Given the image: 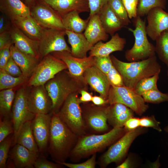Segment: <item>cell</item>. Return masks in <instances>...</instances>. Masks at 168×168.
<instances>
[{
	"label": "cell",
	"instance_id": "cell-1",
	"mask_svg": "<svg viewBox=\"0 0 168 168\" xmlns=\"http://www.w3.org/2000/svg\"><path fill=\"white\" fill-rule=\"evenodd\" d=\"M52 114L48 151L57 163L65 162L79 136L62 121L57 113Z\"/></svg>",
	"mask_w": 168,
	"mask_h": 168
},
{
	"label": "cell",
	"instance_id": "cell-2",
	"mask_svg": "<svg viewBox=\"0 0 168 168\" xmlns=\"http://www.w3.org/2000/svg\"><path fill=\"white\" fill-rule=\"evenodd\" d=\"M113 64L121 75L124 85L133 89L137 84L146 77L160 73L161 66L156 55L140 61L125 62L113 55L110 56Z\"/></svg>",
	"mask_w": 168,
	"mask_h": 168
},
{
	"label": "cell",
	"instance_id": "cell-3",
	"mask_svg": "<svg viewBox=\"0 0 168 168\" xmlns=\"http://www.w3.org/2000/svg\"><path fill=\"white\" fill-rule=\"evenodd\" d=\"M127 132L124 128H113L100 135L80 136L69 157L72 161H79L96 153L116 142Z\"/></svg>",
	"mask_w": 168,
	"mask_h": 168
},
{
	"label": "cell",
	"instance_id": "cell-4",
	"mask_svg": "<svg viewBox=\"0 0 168 168\" xmlns=\"http://www.w3.org/2000/svg\"><path fill=\"white\" fill-rule=\"evenodd\" d=\"M133 24L135 29L128 28V30L133 33L135 42L132 47L125 52L126 59L130 62L137 61L156 55L155 47L147 37L145 20L137 16L134 18Z\"/></svg>",
	"mask_w": 168,
	"mask_h": 168
},
{
	"label": "cell",
	"instance_id": "cell-5",
	"mask_svg": "<svg viewBox=\"0 0 168 168\" xmlns=\"http://www.w3.org/2000/svg\"><path fill=\"white\" fill-rule=\"evenodd\" d=\"M76 80L69 73L59 72L44 85L52 103V113H57L65 100L77 89Z\"/></svg>",
	"mask_w": 168,
	"mask_h": 168
},
{
	"label": "cell",
	"instance_id": "cell-6",
	"mask_svg": "<svg viewBox=\"0 0 168 168\" xmlns=\"http://www.w3.org/2000/svg\"><path fill=\"white\" fill-rule=\"evenodd\" d=\"M80 103L76 92L72 93L67 98L60 111L56 113L62 121L79 136L85 134L86 129Z\"/></svg>",
	"mask_w": 168,
	"mask_h": 168
},
{
	"label": "cell",
	"instance_id": "cell-7",
	"mask_svg": "<svg viewBox=\"0 0 168 168\" xmlns=\"http://www.w3.org/2000/svg\"><path fill=\"white\" fill-rule=\"evenodd\" d=\"M68 69L65 63L52 54H49L38 64L27 83L28 86L44 85L59 72Z\"/></svg>",
	"mask_w": 168,
	"mask_h": 168
},
{
	"label": "cell",
	"instance_id": "cell-8",
	"mask_svg": "<svg viewBox=\"0 0 168 168\" xmlns=\"http://www.w3.org/2000/svg\"><path fill=\"white\" fill-rule=\"evenodd\" d=\"M106 100L110 105L123 104L140 116L146 112L149 108L141 96L137 93L133 89L124 85L111 86Z\"/></svg>",
	"mask_w": 168,
	"mask_h": 168
},
{
	"label": "cell",
	"instance_id": "cell-9",
	"mask_svg": "<svg viewBox=\"0 0 168 168\" xmlns=\"http://www.w3.org/2000/svg\"><path fill=\"white\" fill-rule=\"evenodd\" d=\"M143 127L127 132L100 157L99 164L101 167H105L113 162L117 163L126 155L131 144L135 139L144 132Z\"/></svg>",
	"mask_w": 168,
	"mask_h": 168
},
{
	"label": "cell",
	"instance_id": "cell-10",
	"mask_svg": "<svg viewBox=\"0 0 168 168\" xmlns=\"http://www.w3.org/2000/svg\"><path fill=\"white\" fill-rule=\"evenodd\" d=\"M27 90L25 87L19 89L16 93L11 112V121L14 129L12 143L16 144L18 134L23 124L26 122L32 121L35 114L29 109L28 102Z\"/></svg>",
	"mask_w": 168,
	"mask_h": 168
},
{
	"label": "cell",
	"instance_id": "cell-11",
	"mask_svg": "<svg viewBox=\"0 0 168 168\" xmlns=\"http://www.w3.org/2000/svg\"><path fill=\"white\" fill-rule=\"evenodd\" d=\"M30 8L31 15L44 29L66 30L62 17L47 5L35 0Z\"/></svg>",
	"mask_w": 168,
	"mask_h": 168
},
{
	"label": "cell",
	"instance_id": "cell-12",
	"mask_svg": "<svg viewBox=\"0 0 168 168\" xmlns=\"http://www.w3.org/2000/svg\"><path fill=\"white\" fill-rule=\"evenodd\" d=\"M65 30L44 29L38 41L40 58L55 52L67 51L71 53V49L65 39Z\"/></svg>",
	"mask_w": 168,
	"mask_h": 168
},
{
	"label": "cell",
	"instance_id": "cell-13",
	"mask_svg": "<svg viewBox=\"0 0 168 168\" xmlns=\"http://www.w3.org/2000/svg\"><path fill=\"white\" fill-rule=\"evenodd\" d=\"M52 53L65 63L70 74L77 80L85 82L83 77L84 72L89 68L95 65L94 57L77 58L67 51L55 52Z\"/></svg>",
	"mask_w": 168,
	"mask_h": 168
},
{
	"label": "cell",
	"instance_id": "cell-14",
	"mask_svg": "<svg viewBox=\"0 0 168 168\" xmlns=\"http://www.w3.org/2000/svg\"><path fill=\"white\" fill-rule=\"evenodd\" d=\"M51 120L50 114H39L31 121L34 137L39 152L42 154L48 151Z\"/></svg>",
	"mask_w": 168,
	"mask_h": 168
},
{
	"label": "cell",
	"instance_id": "cell-15",
	"mask_svg": "<svg viewBox=\"0 0 168 168\" xmlns=\"http://www.w3.org/2000/svg\"><path fill=\"white\" fill-rule=\"evenodd\" d=\"M28 102L30 111L35 114L52 112V101L44 85L33 86L28 91Z\"/></svg>",
	"mask_w": 168,
	"mask_h": 168
},
{
	"label": "cell",
	"instance_id": "cell-16",
	"mask_svg": "<svg viewBox=\"0 0 168 168\" xmlns=\"http://www.w3.org/2000/svg\"><path fill=\"white\" fill-rule=\"evenodd\" d=\"M146 16L147 35L155 41L163 31L168 29V12L162 8L156 7L151 10Z\"/></svg>",
	"mask_w": 168,
	"mask_h": 168
},
{
	"label": "cell",
	"instance_id": "cell-17",
	"mask_svg": "<svg viewBox=\"0 0 168 168\" xmlns=\"http://www.w3.org/2000/svg\"><path fill=\"white\" fill-rule=\"evenodd\" d=\"M83 77L85 81L106 100L111 86L106 75L94 65L85 71Z\"/></svg>",
	"mask_w": 168,
	"mask_h": 168
},
{
	"label": "cell",
	"instance_id": "cell-18",
	"mask_svg": "<svg viewBox=\"0 0 168 168\" xmlns=\"http://www.w3.org/2000/svg\"><path fill=\"white\" fill-rule=\"evenodd\" d=\"M10 33L12 43L17 49L39 60L38 41L29 38L13 24Z\"/></svg>",
	"mask_w": 168,
	"mask_h": 168
},
{
	"label": "cell",
	"instance_id": "cell-19",
	"mask_svg": "<svg viewBox=\"0 0 168 168\" xmlns=\"http://www.w3.org/2000/svg\"><path fill=\"white\" fill-rule=\"evenodd\" d=\"M47 5L61 17L73 11L90 12L88 0H39Z\"/></svg>",
	"mask_w": 168,
	"mask_h": 168
},
{
	"label": "cell",
	"instance_id": "cell-20",
	"mask_svg": "<svg viewBox=\"0 0 168 168\" xmlns=\"http://www.w3.org/2000/svg\"><path fill=\"white\" fill-rule=\"evenodd\" d=\"M126 44L125 38L121 37L116 33L112 36L111 39L104 43L100 41L94 45L89 52V56L103 57L109 56L112 52L122 51Z\"/></svg>",
	"mask_w": 168,
	"mask_h": 168
},
{
	"label": "cell",
	"instance_id": "cell-21",
	"mask_svg": "<svg viewBox=\"0 0 168 168\" xmlns=\"http://www.w3.org/2000/svg\"><path fill=\"white\" fill-rule=\"evenodd\" d=\"M83 119L86 127L94 132L100 133L108 130L107 107L93 109L85 114Z\"/></svg>",
	"mask_w": 168,
	"mask_h": 168
},
{
	"label": "cell",
	"instance_id": "cell-22",
	"mask_svg": "<svg viewBox=\"0 0 168 168\" xmlns=\"http://www.w3.org/2000/svg\"><path fill=\"white\" fill-rule=\"evenodd\" d=\"M39 154L16 143L11 152L10 157L17 168H33Z\"/></svg>",
	"mask_w": 168,
	"mask_h": 168
},
{
	"label": "cell",
	"instance_id": "cell-23",
	"mask_svg": "<svg viewBox=\"0 0 168 168\" xmlns=\"http://www.w3.org/2000/svg\"><path fill=\"white\" fill-rule=\"evenodd\" d=\"M1 12L12 22L30 15V8L21 0H0Z\"/></svg>",
	"mask_w": 168,
	"mask_h": 168
},
{
	"label": "cell",
	"instance_id": "cell-24",
	"mask_svg": "<svg viewBox=\"0 0 168 168\" xmlns=\"http://www.w3.org/2000/svg\"><path fill=\"white\" fill-rule=\"evenodd\" d=\"M134 112L123 104L110 105L107 107V122L113 128H123L127 120L133 117Z\"/></svg>",
	"mask_w": 168,
	"mask_h": 168
},
{
	"label": "cell",
	"instance_id": "cell-25",
	"mask_svg": "<svg viewBox=\"0 0 168 168\" xmlns=\"http://www.w3.org/2000/svg\"><path fill=\"white\" fill-rule=\"evenodd\" d=\"M88 19L89 22L84 34L90 44L93 46L100 41L107 40L109 34L102 26L99 14H95Z\"/></svg>",
	"mask_w": 168,
	"mask_h": 168
},
{
	"label": "cell",
	"instance_id": "cell-26",
	"mask_svg": "<svg viewBox=\"0 0 168 168\" xmlns=\"http://www.w3.org/2000/svg\"><path fill=\"white\" fill-rule=\"evenodd\" d=\"M65 33L71 46V54L78 58L86 57L87 52L93 46L90 44L84 34L68 30H65Z\"/></svg>",
	"mask_w": 168,
	"mask_h": 168
},
{
	"label": "cell",
	"instance_id": "cell-27",
	"mask_svg": "<svg viewBox=\"0 0 168 168\" xmlns=\"http://www.w3.org/2000/svg\"><path fill=\"white\" fill-rule=\"evenodd\" d=\"M11 56L20 68L22 75L28 78L38 63V59L20 51L12 44L10 47Z\"/></svg>",
	"mask_w": 168,
	"mask_h": 168
},
{
	"label": "cell",
	"instance_id": "cell-28",
	"mask_svg": "<svg viewBox=\"0 0 168 168\" xmlns=\"http://www.w3.org/2000/svg\"><path fill=\"white\" fill-rule=\"evenodd\" d=\"M13 25L30 38L39 41L44 29L31 15L20 18L12 22Z\"/></svg>",
	"mask_w": 168,
	"mask_h": 168
},
{
	"label": "cell",
	"instance_id": "cell-29",
	"mask_svg": "<svg viewBox=\"0 0 168 168\" xmlns=\"http://www.w3.org/2000/svg\"><path fill=\"white\" fill-rule=\"evenodd\" d=\"M99 14L100 20L106 32L111 36L116 31L124 27L108 3L104 6Z\"/></svg>",
	"mask_w": 168,
	"mask_h": 168
},
{
	"label": "cell",
	"instance_id": "cell-30",
	"mask_svg": "<svg viewBox=\"0 0 168 168\" xmlns=\"http://www.w3.org/2000/svg\"><path fill=\"white\" fill-rule=\"evenodd\" d=\"M16 143L39 153V150L33 133L31 121L26 122L22 125L17 135Z\"/></svg>",
	"mask_w": 168,
	"mask_h": 168
},
{
	"label": "cell",
	"instance_id": "cell-31",
	"mask_svg": "<svg viewBox=\"0 0 168 168\" xmlns=\"http://www.w3.org/2000/svg\"><path fill=\"white\" fill-rule=\"evenodd\" d=\"M79 13L76 11L70 12L62 16V22L65 30L77 33H82L85 30L89 19L81 18Z\"/></svg>",
	"mask_w": 168,
	"mask_h": 168
},
{
	"label": "cell",
	"instance_id": "cell-32",
	"mask_svg": "<svg viewBox=\"0 0 168 168\" xmlns=\"http://www.w3.org/2000/svg\"><path fill=\"white\" fill-rule=\"evenodd\" d=\"M16 94L13 88L1 90L0 92V118H10Z\"/></svg>",
	"mask_w": 168,
	"mask_h": 168
},
{
	"label": "cell",
	"instance_id": "cell-33",
	"mask_svg": "<svg viewBox=\"0 0 168 168\" xmlns=\"http://www.w3.org/2000/svg\"><path fill=\"white\" fill-rule=\"evenodd\" d=\"M28 78L23 75L15 77L7 73L4 69H0V90L13 88L24 83Z\"/></svg>",
	"mask_w": 168,
	"mask_h": 168
},
{
	"label": "cell",
	"instance_id": "cell-34",
	"mask_svg": "<svg viewBox=\"0 0 168 168\" xmlns=\"http://www.w3.org/2000/svg\"><path fill=\"white\" fill-rule=\"evenodd\" d=\"M155 51L160 59L168 64V29L163 31L155 40Z\"/></svg>",
	"mask_w": 168,
	"mask_h": 168
},
{
	"label": "cell",
	"instance_id": "cell-35",
	"mask_svg": "<svg viewBox=\"0 0 168 168\" xmlns=\"http://www.w3.org/2000/svg\"><path fill=\"white\" fill-rule=\"evenodd\" d=\"M167 0H139L137 7V16L147 15L152 9L159 7L166 9Z\"/></svg>",
	"mask_w": 168,
	"mask_h": 168
},
{
	"label": "cell",
	"instance_id": "cell-36",
	"mask_svg": "<svg viewBox=\"0 0 168 168\" xmlns=\"http://www.w3.org/2000/svg\"><path fill=\"white\" fill-rule=\"evenodd\" d=\"M160 73L152 76L145 77L140 80L136 85L133 90L138 95L141 96L144 92L157 89V82Z\"/></svg>",
	"mask_w": 168,
	"mask_h": 168
},
{
	"label": "cell",
	"instance_id": "cell-37",
	"mask_svg": "<svg viewBox=\"0 0 168 168\" xmlns=\"http://www.w3.org/2000/svg\"><path fill=\"white\" fill-rule=\"evenodd\" d=\"M108 3L124 27L131 23L128 13L121 0H109Z\"/></svg>",
	"mask_w": 168,
	"mask_h": 168
},
{
	"label": "cell",
	"instance_id": "cell-38",
	"mask_svg": "<svg viewBox=\"0 0 168 168\" xmlns=\"http://www.w3.org/2000/svg\"><path fill=\"white\" fill-rule=\"evenodd\" d=\"M142 96L145 102L157 104L168 101V93H162L158 88L145 92Z\"/></svg>",
	"mask_w": 168,
	"mask_h": 168
},
{
	"label": "cell",
	"instance_id": "cell-39",
	"mask_svg": "<svg viewBox=\"0 0 168 168\" xmlns=\"http://www.w3.org/2000/svg\"><path fill=\"white\" fill-rule=\"evenodd\" d=\"M12 136L11 134L0 142V168L6 167L9 150L12 143Z\"/></svg>",
	"mask_w": 168,
	"mask_h": 168
},
{
	"label": "cell",
	"instance_id": "cell-40",
	"mask_svg": "<svg viewBox=\"0 0 168 168\" xmlns=\"http://www.w3.org/2000/svg\"><path fill=\"white\" fill-rule=\"evenodd\" d=\"M94 57L95 66L106 75L113 65L110 56Z\"/></svg>",
	"mask_w": 168,
	"mask_h": 168
},
{
	"label": "cell",
	"instance_id": "cell-41",
	"mask_svg": "<svg viewBox=\"0 0 168 168\" xmlns=\"http://www.w3.org/2000/svg\"><path fill=\"white\" fill-rule=\"evenodd\" d=\"M2 119H0V142L14 132L11 120H10L9 118Z\"/></svg>",
	"mask_w": 168,
	"mask_h": 168
},
{
	"label": "cell",
	"instance_id": "cell-42",
	"mask_svg": "<svg viewBox=\"0 0 168 168\" xmlns=\"http://www.w3.org/2000/svg\"><path fill=\"white\" fill-rule=\"evenodd\" d=\"M106 75L111 86H124L123 78L114 64Z\"/></svg>",
	"mask_w": 168,
	"mask_h": 168
},
{
	"label": "cell",
	"instance_id": "cell-43",
	"mask_svg": "<svg viewBox=\"0 0 168 168\" xmlns=\"http://www.w3.org/2000/svg\"><path fill=\"white\" fill-rule=\"evenodd\" d=\"M160 122L156 119L154 115L140 118V126L142 127L151 128L161 132L162 129L160 126Z\"/></svg>",
	"mask_w": 168,
	"mask_h": 168
},
{
	"label": "cell",
	"instance_id": "cell-44",
	"mask_svg": "<svg viewBox=\"0 0 168 168\" xmlns=\"http://www.w3.org/2000/svg\"><path fill=\"white\" fill-rule=\"evenodd\" d=\"M96 153H95L88 160L82 163L73 164L65 161L58 163L70 168H94L96 164Z\"/></svg>",
	"mask_w": 168,
	"mask_h": 168
},
{
	"label": "cell",
	"instance_id": "cell-45",
	"mask_svg": "<svg viewBox=\"0 0 168 168\" xmlns=\"http://www.w3.org/2000/svg\"><path fill=\"white\" fill-rule=\"evenodd\" d=\"M130 19L137 16V10L139 0H121Z\"/></svg>",
	"mask_w": 168,
	"mask_h": 168
},
{
	"label": "cell",
	"instance_id": "cell-46",
	"mask_svg": "<svg viewBox=\"0 0 168 168\" xmlns=\"http://www.w3.org/2000/svg\"><path fill=\"white\" fill-rule=\"evenodd\" d=\"M90 14L88 18L99 13L104 6L108 3L109 0H88Z\"/></svg>",
	"mask_w": 168,
	"mask_h": 168
},
{
	"label": "cell",
	"instance_id": "cell-47",
	"mask_svg": "<svg viewBox=\"0 0 168 168\" xmlns=\"http://www.w3.org/2000/svg\"><path fill=\"white\" fill-rule=\"evenodd\" d=\"M3 69L7 73L13 76L18 77L22 75L20 68L11 56Z\"/></svg>",
	"mask_w": 168,
	"mask_h": 168
},
{
	"label": "cell",
	"instance_id": "cell-48",
	"mask_svg": "<svg viewBox=\"0 0 168 168\" xmlns=\"http://www.w3.org/2000/svg\"><path fill=\"white\" fill-rule=\"evenodd\" d=\"M62 165L51 162L44 156L38 157L34 164L35 168H61Z\"/></svg>",
	"mask_w": 168,
	"mask_h": 168
},
{
	"label": "cell",
	"instance_id": "cell-49",
	"mask_svg": "<svg viewBox=\"0 0 168 168\" xmlns=\"http://www.w3.org/2000/svg\"><path fill=\"white\" fill-rule=\"evenodd\" d=\"M5 15L2 13L0 16V33L10 31L12 26L11 21Z\"/></svg>",
	"mask_w": 168,
	"mask_h": 168
},
{
	"label": "cell",
	"instance_id": "cell-50",
	"mask_svg": "<svg viewBox=\"0 0 168 168\" xmlns=\"http://www.w3.org/2000/svg\"><path fill=\"white\" fill-rule=\"evenodd\" d=\"M124 127L127 131L136 129L140 127V118L134 116L129 118L125 122Z\"/></svg>",
	"mask_w": 168,
	"mask_h": 168
},
{
	"label": "cell",
	"instance_id": "cell-51",
	"mask_svg": "<svg viewBox=\"0 0 168 168\" xmlns=\"http://www.w3.org/2000/svg\"><path fill=\"white\" fill-rule=\"evenodd\" d=\"M12 44L10 31L0 33V49L7 45H12Z\"/></svg>",
	"mask_w": 168,
	"mask_h": 168
},
{
	"label": "cell",
	"instance_id": "cell-52",
	"mask_svg": "<svg viewBox=\"0 0 168 168\" xmlns=\"http://www.w3.org/2000/svg\"><path fill=\"white\" fill-rule=\"evenodd\" d=\"M81 96L79 98L80 102H87L91 101L92 96L89 92L84 90L81 91Z\"/></svg>",
	"mask_w": 168,
	"mask_h": 168
},
{
	"label": "cell",
	"instance_id": "cell-53",
	"mask_svg": "<svg viewBox=\"0 0 168 168\" xmlns=\"http://www.w3.org/2000/svg\"><path fill=\"white\" fill-rule=\"evenodd\" d=\"M91 101L95 105L98 106L107 103V100L101 96H94L92 97Z\"/></svg>",
	"mask_w": 168,
	"mask_h": 168
},
{
	"label": "cell",
	"instance_id": "cell-54",
	"mask_svg": "<svg viewBox=\"0 0 168 168\" xmlns=\"http://www.w3.org/2000/svg\"><path fill=\"white\" fill-rule=\"evenodd\" d=\"M11 45H7L3 48L0 49V54H2L8 59L11 56L10 48Z\"/></svg>",
	"mask_w": 168,
	"mask_h": 168
},
{
	"label": "cell",
	"instance_id": "cell-55",
	"mask_svg": "<svg viewBox=\"0 0 168 168\" xmlns=\"http://www.w3.org/2000/svg\"><path fill=\"white\" fill-rule=\"evenodd\" d=\"M132 161L129 157H128L121 164L116 167L117 168H129L132 167Z\"/></svg>",
	"mask_w": 168,
	"mask_h": 168
},
{
	"label": "cell",
	"instance_id": "cell-56",
	"mask_svg": "<svg viewBox=\"0 0 168 168\" xmlns=\"http://www.w3.org/2000/svg\"><path fill=\"white\" fill-rule=\"evenodd\" d=\"M8 59L0 54V69H3L6 65Z\"/></svg>",
	"mask_w": 168,
	"mask_h": 168
},
{
	"label": "cell",
	"instance_id": "cell-57",
	"mask_svg": "<svg viewBox=\"0 0 168 168\" xmlns=\"http://www.w3.org/2000/svg\"><path fill=\"white\" fill-rule=\"evenodd\" d=\"M26 4L30 7L33 4L35 0H24Z\"/></svg>",
	"mask_w": 168,
	"mask_h": 168
},
{
	"label": "cell",
	"instance_id": "cell-58",
	"mask_svg": "<svg viewBox=\"0 0 168 168\" xmlns=\"http://www.w3.org/2000/svg\"><path fill=\"white\" fill-rule=\"evenodd\" d=\"M164 131L166 133H168V124L164 128Z\"/></svg>",
	"mask_w": 168,
	"mask_h": 168
},
{
	"label": "cell",
	"instance_id": "cell-59",
	"mask_svg": "<svg viewBox=\"0 0 168 168\" xmlns=\"http://www.w3.org/2000/svg\"><path fill=\"white\" fill-rule=\"evenodd\" d=\"M167 77L168 79V64L167 65Z\"/></svg>",
	"mask_w": 168,
	"mask_h": 168
}]
</instances>
